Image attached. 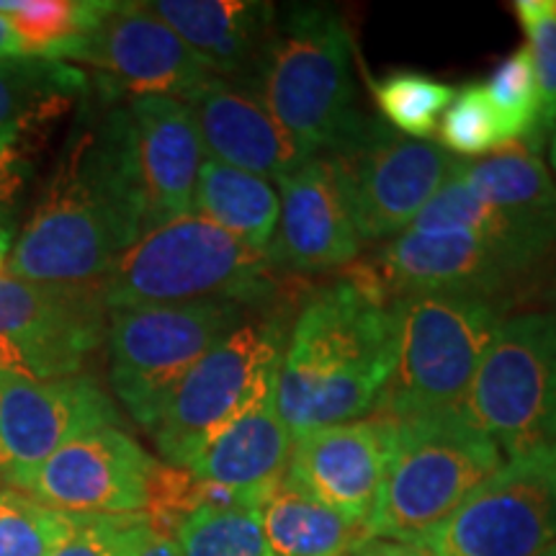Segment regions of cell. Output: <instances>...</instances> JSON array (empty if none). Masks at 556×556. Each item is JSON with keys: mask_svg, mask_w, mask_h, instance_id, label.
I'll return each instance as SVG.
<instances>
[{"mask_svg": "<svg viewBox=\"0 0 556 556\" xmlns=\"http://www.w3.org/2000/svg\"><path fill=\"white\" fill-rule=\"evenodd\" d=\"M99 101L70 129L45 193L5 258V276L65 287L101 283L144 235L129 109Z\"/></svg>", "mask_w": 556, "mask_h": 556, "instance_id": "cell-1", "label": "cell"}, {"mask_svg": "<svg viewBox=\"0 0 556 556\" xmlns=\"http://www.w3.org/2000/svg\"><path fill=\"white\" fill-rule=\"evenodd\" d=\"M397 364V315L371 263L315 289L296 312L276 379L291 438L371 415Z\"/></svg>", "mask_w": 556, "mask_h": 556, "instance_id": "cell-2", "label": "cell"}, {"mask_svg": "<svg viewBox=\"0 0 556 556\" xmlns=\"http://www.w3.org/2000/svg\"><path fill=\"white\" fill-rule=\"evenodd\" d=\"M250 88L315 157L348 148L368 122L358 111L351 34L328 5L294 3L276 13Z\"/></svg>", "mask_w": 556, "mask_h": 556, "instance_id": "cell-3", "label": "cell"}, {"mask_svg": "<svg viewBox=\"0 0 556 556\" xmlns=\"http://www.w3.org/2000/svg\"><path fill=\"white\" fill-rule=\"evenodd\" d=\"M392 420V451L364 531L417 546L503 467V451L464 407Z\"/></svg>", "mask_w": 556, "mask_h": 556, "instance_id": "cell-4", "label": "cell"}, {"mask_svg": "<svg viewBox=\"0 0 556 556\" xmlns=\"http://www.w3.org/2000/svg\"><path fill=\"white\" fill-rule=\"evenodd\" d=\"M101 289L109 309L191 302L261 307L276 299L266 253L197 214L142 235L116 258Z\"/></svg>", "mask_w": 556, "mask_h": 556, "instance_id": "cell-5", "label": "cell"}, {"mask_svg": "<svg viewBox=\"0 0 556 556\" xmlns=\"http://www.w3.org/2000/svg\"><path fill=\"white\" fill-rule=\"evenodd\" d=\"M397 364L374 413L409 417L458 409L507 312L477 296L409 294L392 299Z\"/></svg>", "mask_w": 556, "mask_h": 556, "instance_id": "cell-6", "label": "cell"}, {"mask_svg": "<svg viewBox=\"0 0 556 556\" xmlns=\"http://www.w3.org/2000/svg\"><path fill=\"white\" fill-rule=\"evenodd\" d=\"M287 338L278 315L245 319L180 379L148 430L170 467H189L229 422L274 397Z\"/></svg>", "mask_w": 556, "mask_h": 556, "instance_id": "cell-7", "label": "cell"}, {"mask_svg": "<svg viewBox=\"0 0 556 556\" xmlns=\"http://www.w3.org/2000/svg\"><path fill=\"white\" fill-rule=\"evenodd\" d=\"M238 302L152 304L109 309V379L129 415L144 430L180 379L248 319Z\"/></svg>", "mask_w": 556, "mask_h": 556, "instance_id": "cell-8", "label": "cell"}, {"mask_svg": "<svg viewBox=\"0 0 556 556\" xmlns=\"http://www.w3.org/2000/svg\"><path fill=\"white\" fill-rule=\"evenodd\" d=\"M464 413L507 456L556 443V309L518 312L500 325Z\"/></svg>", "mask_w": 556, "mask_h": 556, "instance_id": "cell-9", "label": "cell"}, {"mask_svg": "<svg viewBox=\"0 0 556 556\" xmlns=\"http://www.w3.org/2000/svg\"><path fill=\"white\" fill-rule=\"evenodd\" d=\"M556 544V443L510 456L417 546L433 556H539Z\"/></svg>", "mask_w": 556, "mask_h": 556, "instance_id": "cell-10", "label": "cell"}, {"mask_svg": "<svg viewBox=\"0 0 556 556\" xmlns=\"http://www.w3.org/2000/svg\"><path fill=\"white\" fill-rule=\"evenodd\" d=\"M328 157L361 242L407 232L462 163L430 139L402 137L371 119L348 148Z\"/></svg>", "mask_w": 556, "mask_h": 556, "instance_id": "cell-11", "label": "cell"}, {"mask_svg": "<svg viewBox=\"0 0 556 556\" xmlns=\"http://www.w3.org/2000/svg\"><path fill=\"white\" fill-rule=\"evenodd\" d=\"M106 330L101 283L65 287L0 274V374L34 381L75 377Z\"/></svg>", "mask_w": 556, "mask_h": 556, "instance_id": "cell-12", "label": "cell"}, {"mask_svg": "<svg viewBox=\"0 0 556 556\" xmlns=\"http://www.w3.org/2000/svg\"><path fill=\"white\" fill-rule=\"evenodd\" d=\"M62 62L93 67V93L114 103L139 96L186 103L219 78L148 3H111L99 26L70 47Z\"/></svg>", "mask_w": 556, "mask_h": 556, "instance_id": "cell-13", "label": "cell"}, {"mask_svg": "<svg viewBox=\"0 0 556 556\" xmlns=\"http://www.w3.org/2000/svg\"><path fill=\"white\" fill-rule=\"evenodd\" d=\"M119 422L106 389L88 374L47 381L0 374V479L24 492L54 451Z\"/></svg>", "mask_w": 556, "mask_h": 556, "instance_id": "cell-14", "label": "cell"}, {"mask_svg": "<svg viewBox=\"0 0 556 556\" xmlns=\"http://www.w3.org/2000/svg\"><path fill=\"white\" fill-rule=\"evenodd\" d=\"M155 464L127 430L106 426L54 451L24 495L75 516H129L144 510Z\"/></svg>", "mask_w": 556, "mask_h": 556, "instance_id": "cell-15", "label": "cell"}, {"mask_svg": "<svg viewBox=\"0 0 556 556\" xmlns=\"http://www.w3.org/2000/svg\"><path fill=\"white\" fill-rule=\"evenodd\" d=\"M394 441V420L371 413L294 438L287 477L348 523L366 528Z\"/></svg>", "mask_w": 556, "mask_h": 556, "instance_id": "cell-16", "label": "cell"}, {"mask_svg": "<svg viewBox=\"0 0 556 556\" xmlns=\"http://www.w3.org/2000/svg\"><path fill=\"white\" fill-rule=\"evenodd\" d=\"M278 180V225L268 266L287 274H328L353 266L358 229L348 212L330 157H312Z\"/></svg>", "mask_w": 556, "mask_h": 556, "instance_id": "cell-17", "label": "cell"}, {"mask_svg": "<svg viewBox=\"0 0 556 556\" xmlns=\"http://www.w3.org/2000/svg\"><path fill=\"white\" fill-rule=\"evenodd\" d=\"M127 109L148 235L193 212V191L206 152L184 101L139 96L127 101Z\"/></svg>", "mask_w": 556, "mask_h": 556, "instance_id": "cell-18", "label": "cell"}, {"mask_svg": "<svg viewBox=\"0 0 556 556\" xmlns=\"http://www.w3.org/2000/svg\"><path fill=\"white\" fill-rule=\"evenodd\" d=\"M186 106L197 122L208 160L229 168L281 178L315 155L289 135L250 86L212 78Z\"/></svg>", "mask_w": 556, "mask_h": 556, "instance_id": "cell-19", "label": "cell"}, {"mask_svg": "<svg viewBox=\"0 0 556 556\" xmlns=\"http://www.w3.org/2000/svg\"><path fill=\"white\" fill-rule=\"evenodd\" d=\"M219 78L250 86L276 24L270 3L157 0L148 3Z\"/></svg>", "mask_w": 556, "mask_h": 556, "instance_id": "cell-20", "label": "cell"}, {"mask_svg": "<svg viewBox=\"0 0 556 556\" xmlns=\"http://www.w3.org/2000/svg\"><path fill=\"white\" fill-rule=\"evenodd\" d=\"M294 438L276 409V394L212 438L189 464L193 477L242 492L263 505L287 477Z\"/></svg>", "mask_w": 556, "mask_h": 556, "instance_id": "cell-21", "label": "cell"}, {"mask_svg": "<svg viewBox=\"0 0 556 556\" xmlns=\"http://www.w3.org/2000/svg\"><path fill=\"white\" fill-rule=\"evenodd\" d=\"M88 93V75L78 65L47 58L0 60V139L34 157Z\"/></svg>", "mask_w": 556, "mask_h": 556, "instance_id": "cell-22", "label": "cell"}, {"mask_svg": "<svg viewBox=\"0 0 556 556\" xmlns=\"http://www.w3.org/2000/svg\"><path fill=\"white\" fill-rule=\"evenodd\" d=\"M278 208L281 201L268 178L229 168L217 160H204L191 214L222 227L242 245L268 253L278 225Z\"/></svg>", "mask_w": 556, "mask_h": 556, "instance_id": "cell-23", "label": "cell"}, {"mask_svg": "<svg viewBox=\"0 0 556 556\" xmlns=\"http://www.w3.org/2000/svg\"><path fill=\"white\" fill-rule=\"evenodd\" d=\"M261 520L274 556H351L368 541L364 528L348 523L289 477L261 505Z\"/></svg>", "mask_w": 556, "mask_h": 556, "instance_id": "cell-24", "label": "cell"}, {"mask_svg": "<svg viewBox=\"0 0 556 556\" xmlns=\"http://www.w3.org/2000/svg\"><path fill=\"white\" fill-rule=\"evenodd\" d=\"M109 0H24L11 24L29 58L62 62L65 52L99 26Z\"/></svg>", "mask_w": 556, "mask_h": 556, "instance_id": "cell-25", "label": "cell"}, {"mask_svg": "<svg viewBox=\"0 0 556 556\" xmlns=\"http://www.w3.org/2000/svg\"><path fill=\"white\" fill-rule=\"evenodd\" d=\"M371 93L389 129L409 139H428L435 135L443 111L454 101L456 88L428 73L392 70L371 83Z\"/></svg>", "mask_w": 556, "mask_h": 556, "instance_id": "cell-26", "label": "cell"}, {"mask_svg": "<svg viewBox=\"0 0 556 556\" xmlns=\"http://www.w3.org/2000/svg\"><path fill=\"white\" fill-rule=\"evenodd\" d=\"M180 556H274L261 507H199L173 533Z\"/></svg>", "mask_w": 556, "mask_h": 556, "instance_id": "cell-27", "label": "cell"}, {"mask_svg": "<svg viewBox=\"0 0 556 556\" xmlns=\"http://www.w3.org/2000/svg\"><path fill=\"white\" fill-rule=\"evenodd\" d=\"M438 127L441 148L458 160H482L513 144L503 119L486 99L482 83L458 88Z\"/></svg>", "mask_w": 556, "mask_h": 556, "instance_id": "cell-28", "label": "cell"}, {"mask_svg": "<svg viewBox=\"0 0 556 556\" xmlns=\"http://www.w3.org/2000/svg\"><path fill=\"white\" fill-rule=\"evenodd\" d=\"M510 9L526 31V50L539 83V124L526 142V150L539 155L556 129V0H516Z\"/></svg>", "mask_w": 556, "mask_h": 556, "instance_id": "cell-29", "label": "cell"}, {"mask_svg": "<svg viewBox=\"0 0 556 556\" xmlns=\"http://www.w3.org/2000/svg\"><path fill=\"white\" fill-rule=\"evenodd\" d=\"M73 528V513L39 505L24 492L0 490V556H50Z\"/></svg>", "mask_w": 556, "mask_h": 556, "instance_id": "cell-30", "label": "cell"}, {"mask_svg": "<svg viewBox=\"0 0 556 556\" xmlns=\"http://www.w3.org/2000/svg\"><path fill=\"white\" fill-rule=\"evenodd\" d=\"M484 93L503 119L510 142L526 148L536 129L541 111L536 73H533L531 54L526 47H518L500 62L490 80L484 83Z\"/></svg>", "mask_w": 556, "mask_h": 556, "instance_id": "cell-31", "label": "cell"}, {"mask_svg": "<svg viewBox=\"0 0 556 556\" xmlns=\"http://www.w3.org/2000/svg\"><path fill=\"white\" fill-rule=\"evenodd\" d=\"M155 541L144 513L129 516H75L65 541L50 556H142Z\"/></svg>", "mask_w": 556, "mask_h": 556, "instance_id": "cell-32", "label": "cell"}, {"mask_svg": "<svg viewBox=\"0 0 556 556\" xmlns=\"http://www.w3.org/2000/svg\"><path fill=\"white\" fill-rule=\"evenodd\" d=\"M31 178V157L18 144L0 139V253H11L13 219Z\"/></svg>", "mask_w": 556, "mask_h": 556, "instance_id": "cell-33", "label": "cell"}, {"mask_svg": "<svg viewBox=\"0 0 556 556\" xmlns=\"http://www.w3.org/2000/svg\"><path fill=\"white\" fill-rule=\"evenodd\" d=\"M351 556H433V554L422 546L397 544V541L368 539L366 544H361Z\"/></svg>", "mask_w": 556, "mask_h": 556, "instance_id": "cell-34", "label": "cell"}, {"mask_svg": "<svg viewBox=\"0 0 556 556\" xmlns=\"http://www.w3.org/2000/svg\"><path fill=\"white\" fill-rule=\"evenodd\" d=\"M9 58H29V52H26L24 41H21L16 29H13L11 18L0 13V60Z\"/></svg>", "mask_w": 556, "mask_h": 556, "instance_id": "cell-35", "label": "cell"}, {"mask_svg": "<svg viewBox=\"0 0 556 556\" xmlns=\"http://www.w3.org/2000/svg\"><path fill=\"white\" fill-rule=\"evenodd\" d=\"M142 556H180L176 541L173 539H163V536H155V541L144 548Z\"/></svg>", "mask_w": 556, "mask_h": 556, "instance_id": "cell-36", "label": "cell"}, {"mask_svg": "<svg viewBox=\"0 0 556 556\" xmlns=\"http://www.w3.org/2000/svg\"><path fill=\"white\" fill-rule=\"evenodd\" d=\"M548 157H552V168L556 173V129H554V135H552V148H548Z\"/></svg>", "mask_w": 556, "mask_h": 556, "instance_id": "cell-37", "label": "cell"}, {"mask_svg": "<svg viewBox=\"0 0 556 556\" xmlns=\"http://www.w3.org/2000/svg\"><path fill=\"white\" fill-rule=\"evenodd\" d=\"M539 556H556V544H552V546H548V548H546V552H544V554H539Z\"/></svg>", "mask_w": 556, "mask_h": 556, "instance_id": "cell-38", "label": "cell"}, {"mask_svg": "<svg viewBox=\"0 0 556 556\" xmlns=\"http://www.w3.org/2000/svg\"><path fill=\"white\" fill-rule=\"evenodd\" d=\"M3 268H5V255L0 253V274H3Z\"/></svg>", "mask_w": 556, "mask_h": 556, "instance_id": "cell-39", "label": "cell"}, {"mask_svg": "<svg viewBox=\"0 0 556 556\" xmlns=\"http://www.w3.org/2000/svg\"><path fill=\"white\" fill-rule=\"evenodd\" d=\"M3 255H5V253H3ZM5 258H9V255H5Z\"/></svg>", "mask_w": 556, "mask_h": 556, "instance_id": "cell-40", "label": "cell"}]
</instances>
